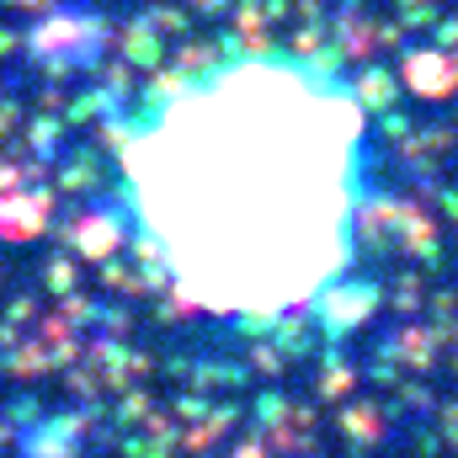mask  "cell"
I'll list each match as a JSON object with an SVG mask.
<instances>
[{
    "label": "cell",
    "mask_w": 458,
    "mask_h": 458,
    "mask_svg": "<svg viewBox=\"0 0 458 458\" xmlns=\"http://www.w3.org/2000/svg\"><path fill=\"white\" fill-rule=\"evenodd\" d=\"M362 165V107L342 75L267 54L182 86L133 176L144 229L192 299L288 315L352 267Z\"/></svg>",
    "instance_id": "cell-1"
}]
</instances>
